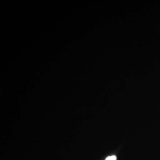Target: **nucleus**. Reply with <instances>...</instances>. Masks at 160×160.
I'll use <instances>...</instances> for the list:
<instances>
[{
	"instance_id": "f257e3e1",
	"label": "nucleus",
	"mask_w": 160,
	"mask_h": 160,
	"mask_svg": "<svg viewBox=\"0 0 160 160\" xmlns=\"http://www.w3.org/2000/svg\"><path fill=\"white\" fill-rule=\"evenodd\" d=\"M105 160H117V157L115 155L109 156L108 157H107Z\"/></svg>"
}]
</instances>
